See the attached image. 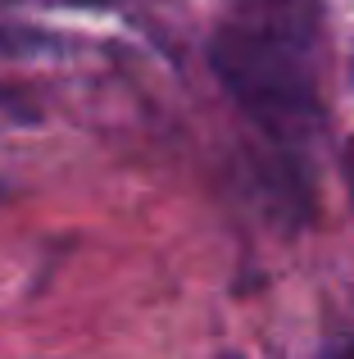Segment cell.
Returning <instances> with one entry per match:
<instances>
[{
  "instance_id": "cell-3",
  "label": "cell",
  "mask_w": 354,
  "mask_h": 359,
  "mask_svg": "<svg viewBox=\"0 0 354 359\" xmlns=\"http://www.w3.org/2000/svg\"><path fill=\"white\" fill-rule=\"evenodd\" d=\"M241 14L236 27L255 36H268L277 46H291V50H309V41L318 36V14L323 0H232Z\"/></svg>"
},
{
  "instance_id": "cell-6",
  "label": "cell",
  "mask_w": 354,
  "mask_h": 359,
  "mask_svg": "<svg viewBox=\"0 0 354 359\" xmlns=\"http://www.w3.org/2000/svg\"><path fill=\"white\" fill-rule=\"evenodd\" d=\"M218 359H241V355H218Z\"/></svg>"
},
{
  "instance_id": "cell-7",
  "label": "cell",
  "mask_w": 354,
  "mask_h": 359,
  "mask_svg": "<svg viewBox=\"0 0 354 359\" xmlns=\"http://www.w3.org/2000/svg\"><path fill=\"white\" fill-rule=\"evenodd\" d=\"M0 196H5V191H0Z\"/></svg>"
},
{
  "instance_id": "cell-4",
  "label": "cell",
  "mask_w": 354,
  "mask_h": 359,
  "mask_svg": "<svg viewBox=\"0 0 354 359\" xmlns=\"http://www.w3.org/2000/svg\"><path fill=\"white\" fill-rule=\"evenodd\" d=\"M341 168H346V182H350V205H354V137L346 146V159H341Z\"/></svg>"
},
{
  "instance_id": "cell-1",
  "label": "cell",
  "mask_w": 354,
  "mask_h": 359,
  "mask_svg": "<svg viewBox=\"0 0 354 359\" xmlns=\"http://www.w3.org/2000/svg\"><path fill=\"white\" fill-rule=\"evenodd\" d=\"M209 60L227 96L273 137V146L304 141L318 128L323 105L300 50L255 36L246 27H222L209 46Z\"/></svg>"
},
{
  "instance_id": "cell-2",
  "label": "cell",
  "mask_w": 354,
  "mask_h": 359,
  "mask_svg": "<svg viewBox=\"0 0 354 359\" xmlns=\"http://www.w3.org/2000/svg\"><path fill=\"white\" fill-rule=\"evenodd\" d=\"M250 196L259 201L264 219H273L286 232L309 219V177L282 146L259 150L250 159Z\"/></svg>"
},
{
  "instance_id": "cell-5",
  "label": "cell",
  "mask_w": 354,
  "mask_h": 359,
  "mask_svg": "<svg viewBox=\"0 0 354 359\" xmlns=\"http://www.w3.org/2000/svg\"><path fill=\"white\" fill-rule=\"evenodd\" d=\"M64 5H87V9H96V5H114V0H64Z\"/></svg>"
}]
</instances>
